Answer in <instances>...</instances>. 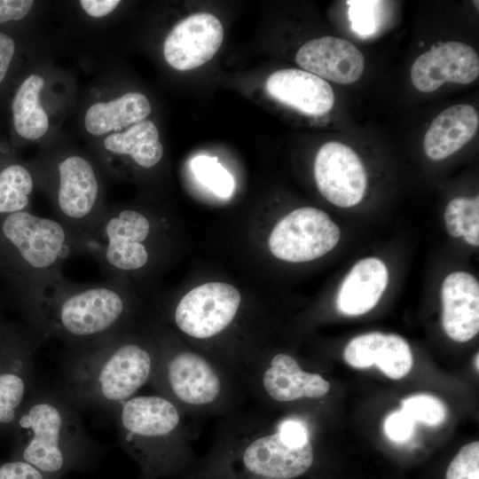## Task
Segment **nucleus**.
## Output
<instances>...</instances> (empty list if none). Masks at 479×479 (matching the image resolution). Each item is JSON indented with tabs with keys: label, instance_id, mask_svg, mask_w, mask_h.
<instances>
[{
	"label": "nucleus",
	"instance_id": "1",
	"mask_svg": "<svg viewBox=\"0 0 479 479\" xmlns=\"http://www.w3.org/2000/svg\"><path fill=\"white\" fill-rule=\"evenodd\" d=\"M68 349L57 392L76 409H117L156 367L153 352L124 329Z\"/></svg>",
	"mask_w": 479,
	"mask_h": 479
},
{
	"label": "nucleus",
	"instance_id": "2",
	"mask_svg": "<svg viewBox=\"0 0 479 479\" xmlns=\"http://www.w3.org/2000/svg\"><path fill=\"white\" fill-rule=\"evenodd\" d=\"M79 243L55 218L21 211L0 217V274L15 290L32 323L64 276L62 268Z\"/></svg>",
	"mask_w": 479,
	"mask_h": 479
},
{
	"label": "nucleus",
	"instance_id": "3",
	"mask_svg": "<svg viewBox=\"0 0 479 479\" xmlns=\"http://www.w3.org/2000/svg\"><path fill=\"white\" fill-rule=\"evenodd\" d=\"M76 410L57 391L38 389L17 419L18 459L48 479H62L71 471L89 468L97 449Z\"/></svg>",
	"mask_w": 479,
	"mask_h": 479
},
{
	"label": "nucleus",
	"instance_id": "4",
	"mask_svg": "<svg viewBox=\"0 0 479 479\" xmlns=\"http://www.w3.org/2000/svg\"><path fill=\"white\" fill-rule=\"evenodd\" d=\"M124 288L117 279L75 284L64 278L43 299L32 330L42 340L55 336L72 347L123 329L130 310Z\"/></svg>",
	"mask_w": 479,
	"mask_h": 479
},
{
	"label": "nucleus",
	"instance_id": "5",
	"mask_svg": "<svg viewBox=\"0 0 479 479\" xmlns=\"http://www.w3.org/2000/svg\"><path fill=\"white\" fill-rule=\"evenodd\" d=\"M154 232L149 216L130 208H106L82 240L80 253L92 255L107 279L123 282L148 266V242Z\"/></svg>",
	"mask_w": 479,
	"mask_h": 479
},
{
	"label": "nucleus",
	"instance_id": "6",
	"mask_svg": "<svg viewBox=\"0 0 479 479\" xmlns=\"http://www.w3.org/2000/svg\"><path fill=\"white\" fill-rule=\"evenodd\" d=\"M116 411L122 444L140 464L145 479L168 473L173 462L165 444L180 421L176 405L164 397L141 396L122 403Z\"/></svg>",
	"mask_w": 479,
	"mask_h": 479
},
{
	"label": "nucleus",
	"instance_id": "7",
	"mask_svg": "<svg viewBox=\"0 0 479 479\" xmlns=\"http://www.w3.org/2000/svg\"><path fill=\"white\" fill-rule=\"evenodd\" d=\"M53 205L55 219L71 232L80 247L106 209L96 170L88 160L74 154L58 164Z\"/></svg>",
	"mask_w": 479,
	"mask_h": 479
},
{
	"label": "nucleus",
	"instance_id": "8",
	"mask_svg": "<svg viewBox=\"0 0 479 479\" xmlns=\"http://www.w3.org/2000/svg\"><path fill=\"white\" fill-rule=\"evenodd\" d=\"M340 237L339 227L326 213L316 208L304 207L288 213L275 224L268 245L277 258L303 263L331 251Z\"/></svg>",
	"mask_w": 479,
	"mask_h": 479
},
{
	"label": "nucleus",
	"instance_id": "9",
	"mask_svg": "<svg viewBox=\"0 0 479 479\" xmlns=\"http://www.w3.org/2000/svg\"><path fill=\"white\" fill-rule=\"evenodd\" d=\"M238 289L224 282H208L186 293L174 311V321L184 334L207 339L224 331L240 305Z\"/></svg>",
	"mask_w": 479,
	"mask_h": 479
},
{
	"label": "nucleus",
	"instance_id": "10",
	"mask_svg": "<svg viewBox=\"0 0 479 479\" xmlns=\"http://www.w3.org/2000/svg\"><path fill=\"white\" fill-rule=\"evenodd\" d=\"M314 177L323 197L341 208L358 204L367 185L360 158L349 146L339 142H328L319 148Z\"/></svg>",
	"mask_w": 479,
	"mask_h": 479
},
{
	"label": "nucleus",
	"instance_id": "11",
	"mask_svg": "<svg viewBox=\"0 0 479 479\" xmlns=\"http://www.w3.org/2000/svg\"><path fill=\"white\" fill-rule=\"evenodd\" d=\"M224 40L221 21L208 12H196L178 22L167 35L163 54L169 65L187 71L210 60Z\"/></svg>",
	"mask_w": 479,
	"mask_h": 479
},
{
	"label": "nucleus",
	"instance_id": "12",
	"mask_svg": "<svg viewBox=\"0 0 479 479\" xmlns=\"http://www.w3.org/2000/svg\"><path fill=\"white\" fill-rule=\"evenodd\" d=\"M479 75L475 51L459 42H447L419 56L411 68L414 87L422 92L436 90L445 82L467 84Z\"/></svg>",
	"mask_w": 479,
	"mask_h": 479
},
{
	"label": "nucleus",
	"instance_id": "13",
	"mask_svg": "<svg viewBox=\"0 0 479 479\" xmlns=\"http://www.w3.org/2000/svg\"><path fill=\"white\" fill-rule=\"evenodd\" d=\"M314 459L310 442L292 447L278 432L252 441L241 455L244 470L254 477L270 479L296 478L311 467Z\"/></svg>",
	"mask_w": 479,
	"mask_h": 479
},
{
	"label": "nucleus",
	"instance_id": "14",
	"mask_svg": "<svg viewBox=\"0 0 479 479\" xmlns=\"http://www.w3.org/2000/svg\"><path fill=\"white\" fill-rule=\"evenodd\" d=\"M302 70L323 80L350 84L363 74L365 59L350 42L334 36H324L304 43L295 55Z\"/></svg>",
	"mask_w": 479,
	"mask_h": 479
},
{
	"label": "nucleus",
	"instance_id": "15",
	"mask_svg": "<svg viewBox=\"0 0 479 479\" xmlns=\"http://www.w3.org/2000/svg\"><path fill=\"white\" fill-rule=\"evenodd\" d=\"M163 376L170 393L187 404H211L220 394L217 373L206 359L192 352L182 351L169 357Z\"/></svg>",
	"mask_w": 479,
	"mask_h": 479
},
{
	"label": "nucleus",
	"instance_id": "16",
	"mask_svg": "<svg viewBox=\"0 0 479 479\" xmlns=\"http://www.w3.org/2000/svg\"><path fill=\"white\" fill-rule=\"evenodd\" d=\"M442 325L453 341L468 342L479 331V283L470 273L449 274L442 285Z\"/></svg>",
	"mask_w": 479,
	"mask_h": 479
},
{
	"label": "nucleus",
	"instance_id": "17",
	"mask_svg": "<svg viewBox=\"0 0 479 479\" xmlns=\"http://www.w3.org/2000/svg\"><path fill=\"white\" fill-rule=\"evenodd\" d=\"M265 89L277 101L309 115L324 114L334 104L331 85L302 69L286 68L272 73Z\"/></svg>",
	"mask_w": 479,
	"mask_h": 479
},
{
	"label": "nucleus",
	"instance_id": "18",
	"mask_svg": "<svg viewBox=\"0 0 479 479\" xmlns=\"http://www.w3.org/2000/svg\"><path fill=\"white\" fill-rule=\"evenodd\" d=\"M343 357L355 368L376 365L385 375L393 380L404 377L413 364L411 348L403 337L379 332L353 338L346 346Z\"/></svg>",
	"mask_w": 479,
	"mask_h": 479
},
{
	"label": "nucleus",
	"instance_id": "19",
	"mask_svg": "<svg viewBox=\"0 0 479 479\" xmlns=\"http://www.w3.org/2000/svg\"><path fill=\"white\" fill-rule=\"evenodd\" d=\"M389 282L384 263L376 257L357 262L346 275L336 297L337 310L346 316H359L379 302Z\"/></svg>",
	"mask_w": 479,
	"mask_h": 479
},
{
	"label": "nucleus",
	"instance_id": "20",
	"mask_svg": "<svg viewBox=\"0 0 479 479\" xmlns=\"http://www.w3.org/2000/svg\"><path fill=\"white\" fill-rule=\"evenodd\" d=\"M479 116L470 105L459 104L441 112L431 122L424 137V151L434 161L453 154L476 134Z\"/></svg>",
	"mask_w": 479,
	"mask_h": 479
},
{
	"label": "nucleus",
	"instance_id": "21",
	"mask_svg": "<svg viewBox=\"0 0 479 479\" xmlns=\"http://www.w3.org/2000/svg\"><path fill=\"white\" fill-rule=\"evenodd\" d=\"M263 386L275 401L292 402L303 397L318 398L329 391L321 375L303 371L290 355L274 356L263 375Z\"/></svg>",
	"mask_w": 479,
	"mask_h": 479
},
{
	"label": "nucleus",
	"instance_id": "22",
	"mask_svg": "<svg viewBox=\"0 0 479 479\" xmlns=\"http://www.w3.org/2000/svg\"><path fill=\"white\" fill-rule=\"evenodd\" d=\"M151 110L145 95L128 92L108 102L90 106L85 114L84 125L90 134L101 136L145 120Z\"/></svg>",
	"mask_w": 479,
	"mask_h": 479
},
{
	"label": "nucleus",
	"instance_id": "23",
	"mask_svg": "<svg viewBox=\"0 0 479 479\" xmlns=\"http://www.w3.org/2000/svg\"><path fill=\"white\" fill-rule=\"evenodd\" d=\"M41 342L30 334L20 347L7 369L0 372V424L17 420L24 403L32 357Z\"/></svg>",
	"mask_w": 479,
	"mask_h": 479
},
{
	"label": "nucleus",
	"instance_id": "24",
	"mask_svg": "<svg viewBox=\"0 0 479 479\" xmlns=\"http://www.w3.org/2000/svg\"><path fill=\"white\" fill-rule=\"evenodd\" d=\"M104 147L118 155H128L141 168L156 166L163 156V146L159 130L150 120H144L122 132L110 134L104 140Z\"/></svg>",
	"mask_w": 479,
	"mask_h": 479
},
{
	"label": "nucleus",
	"instance_id": "25",
	"mask_svg": "<svg viewBox=\"0 0 479 479\" xmlns=\"http://www.w3.org/2000/svg\"><path fill=\"white\" fill-rule=\"evenodd\" d=\"M44 85L41 75H29L18 88L12 104L16 132L27 139H37L48 130L47 114L40 105L39 96Z\"/></svg>",
	"mask_w": 479,
	"mask_h": 479
},
{
	"label": "nucleus",
	"instance_id": "26",
	"mask_svg": "<svg viewBox=\"0 0 479 479\" xmlns=\"http://www.w3.org/2000/svg\"><path fill=\"white\" fill-rule=\"evenodd\" d=\"M34 179L23 165L13 163L0 170V217L28 211Z\"/></svg>",
	"mask_w": 479,
	"mask_h": 479
},
{
	"label": "nucleus",
	"instance_id": "27",
	"mask_svg": "<svg viewBox=\"0 0 479 479\" xmlns=\"http://www.w3.org/2000/svg\"><path fill=\"white\" fill-rule=\"evenodd\" d=\"M191 169L203 185L216 195L228 199L234 192V179L217 158L199 155L191 161Z\"/></svg>",
	"mask_w": 479,
	"mask_h": 479
},
{
	"label": "nucleus",
	"instance_id": "28",
	"mask_svg": "<svg viewBox=\"0 0 479 479\" xmlns=\"http://www.w3.org/2000/svg\"><path fill=\"white\" fill-rule=\"evenodd\" d=\"M404 410L414 421L439 426L447 417V409L438 398L429 395H416L403 401Z\"/></svg>",
	"mask_w": 479,
	"mask_h": 479
},
{
	"label": "nucleus",
	"instance_id": "29",
	"mask_svg": "<svg viewBox=\"0 0 479 479\" xmlns=\"http://www.w3.org/2000/svg\"><path fill=\"white\" fill-rule=\"evenodd\" d=\"M348 15L354 32L361 36L375 33L379 21L381 1H348Z\"/></svg>",
	"mask_w": 479,
	"mask_h": 479
},
{
	"label": "nucleus",
	"instance_id": "30",
	"mask_svg": "<svg viewBox=\"0 0 479 479\" xmlns=\"http://www.w3.org/2000/svg\"><path fill=\"white\" fill-rule=\"evenodd\" d=\"M445 479H479V443L464 445L451 461Z\"/></svg>",
	"mask_w": 479,
	"mask_h": 479
},
{
	"label": "nucleus",
	"instance_id": "31",
	"mask_svg": "<svg viewBox=\"0 0 479 479\" xmlns=\"http://www.w3.org/2000/svg\"><path fill=\"white\" fill-rule=\"evenodd\" d=\"M478 199V196L472 199L458 197L448 203L444 211V222L448 232L452 237H462L467 216Z\"/></svg>",
	"mask_w": 479,
	"mask_h": 479
},
{
	"label": "nucleus",
	"instance_id": "32",
	"mask_svg": "<svg viewBox=\"0 0 479 479\" xmlns=\"http://www.w3.org/2000/svg\"><path fill=\"white\" fill-rule=\"evenodd\" d=\"M415 421L404 411L390 413L384 421L387 436L396 443H404L412 435Z\"/></svg>",
	"mask_w": 479,
	"mask_h": 479
},
{
	"label": "nucleus",
	"instance_id": "33",
	"mask_svg": "<svg viewBox=\"0 0 479 479\" xmlns=\"http://www.w3.org/2000/svg\"><path fill=\"white\" fill-rule=\"evenodd\" d=\"M0 479H48L30 464L16 459L0 464Z\"/></svg>",
	"mask_w": 479,
	"mask_h": 479
},
{
	"label": "nucleus",
	"instance_id": "34",
	"mask_svg": "<svg viewBox=\"0 0 479 479\" xmlns=\"http://www.w3.org/2000/svg\"><path fill=\"white\" fill-rule=\"evenodd\" d=\"M277 432L282 441L292 447H301L310 441L305 426L295 420H284Z\"/></svg>",
	"mask_w": 479,
	"mask_h": 479
},
{
	"label": "nucleus",
	"instance_id": "35",
	"mask_svg": "<svg viewBox=\"0 0 479 479\" xmlns=\"http://www.w3.org/2000/svg\"><path fill=\"white\" fill-rule=\"evenodd\" d=\"M33 4L31 0H0V23L22 20Z\"/></svg>",
	"mask_w": 479,
	"mask_h": 479
},
{
	"label": "nucleus",
	"instance_id": "36",
	"mask_svg": "<svg viewBox=\"0 0 479 479\" xmlns=\"http://www.w3.org/2000/svg\"><path fill=\"white\" fill-rule=\"evenodd\" d=\"M120 4L118 0H82L80 4L91 17L101 18L111 13Z\"/></svg>",
	"mask_w": 479,
	"mask_h": 479
},
{
	"label": "nucleus",
	"instance_id": "37",
	"mask_svg": "<svg viewBox=\"0 0 479 479\" xmlns=\"http://www.w3.org/2000/svg\"><path fill=\"white\" fill-rule=\"evenodd\" d=\"M15 52V43L12 37L0 32V83L4 79Z\"/></svg>",
	"mask_w": 479,
	"mask_h": 479
},
{
	"label": "nucleus",
	"instance_id": "38",
	"mask_svg": "<svg viewBox=\"0 0 479 479\" xmlns=\"http://www.w3.org/2000/svg\"><path fill=\"white\" fill-rule=\"evenodd\" d=\"M475 367L476 368L477 371L479 370V354H478V352L476 353V355L475 357Z\"/></svg>",
	"mask_w": 479,
	"mask_h": 479
},
{
	"label": "nucleus",
	"instance_id": "39",
	"mask_svg": "<svg viewBox=\"0 0 479 479\" xmlns=\"http://www.w3.org/2000/svg\"><path fill=\"white\" fill-rule=\"evenodd\" d=\"M252 479H270V478H259V477H253Z\"/></svg>",
	"mask_w": 479,
	"mask_h": 479
}]
</instances>
